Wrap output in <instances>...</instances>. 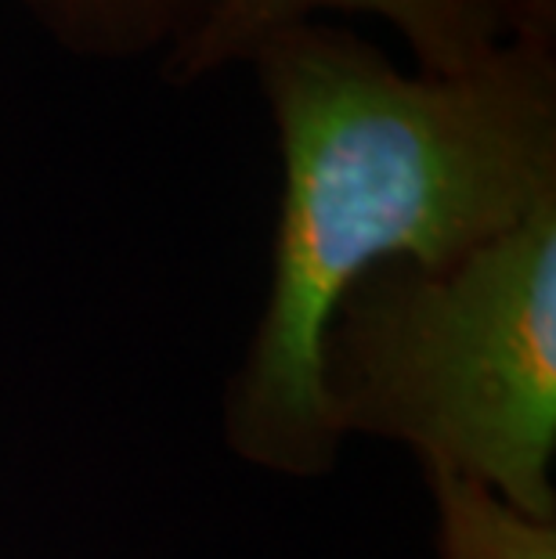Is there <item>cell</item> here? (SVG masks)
<instances>
[{"label":"cell","instance_id":"cell-5","mask_svg":"<svg viewBox=\"0 0 556 559\" xmlns=\"http://www.w3.org/2000/svg\"><path fill=\"white\" fill-rule=\"evenodd\" d=\"M427 484L437 506V559H556V523L520 516L477 484Z\"/></svg>","mask_w":556,"mask_h":559},{"label":"cell","instance_id":"cell-4","mask_svg":"<svg viewBox=\"0 0 556 559\" xmlns=\"http://www.w3.org/2000/svg\"><path fill=\"white\" fill-rule=\"evenodd\" d=\"M26 4L69 51L130 58L181 44L214 0H26Z\"/></svg>","mask_w":556,"mask_h":559},{"label":"cell","instance_id":"cell-6","mask_svg":"<svg viewBox=\"0 0 556 559\" xmlns=\"http://www.w3.org/2000/svg\"><path fill=\"white\" fill-rule=\"evenodd\" d=\"M513 40L549 44L556 40V0H510Z\"/></svg>","mask_w":556,"mask_h":559},{"label":"cell","instance_id":"cell-3","mask_svg":"<svg viewBox=\"0 0 556 559\" xmlns=\"http://www.w3.org/2000/svg\"><path fill=\"white\" fill-rule=\"evenodd\" d=\"M315 11L380 15L409 40L419 73L456 76L488 62L513 40L510 0H214L199 26L163 62L170 83H196L246 62L275 33L311 22Z\"/></svg>","mask_w":556,"mask_h":559},{"label":"cell","instance_id":"cell-1","mask_svg":"<svg viewBox=\"0 0 556 559\" xmlns=\"http://www.w3.org/2000/svg\"><path fill=\"white\" fill-rule=\"evenodd\" d=\"M246 62L275 116L282 202L224 440L250 466L311 480L343 444L318 386L343 293L383 264H452L556 199V58L510 40L466 73L409 76L376 44L300 22Z\"/></svg>","mask_w":556,"mask_h":559},{"label":"cell","instance_id":"cell-2","mask_svg":"<svg viewBox=\"0 0 556 559\" xmlns=\"http://www.w3.org/2000/svg\"><path fill=\"white\" fill-rule=\"evenodd\" d=\"M318 386L340 437L556 523V199L452 264H383L333 307Z\"/></svg>","mask_w":556,"mask_h":559}]
</instances>
